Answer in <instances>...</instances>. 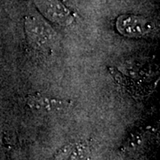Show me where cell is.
Here are the masks:
<instances>
[{
    "label": "cell",
    "instance_id": "cell-1",
    "mask_svg": "<svg viewBox=\"0 0 160 160\" xmlns=\"http://www.w3.org/2000/svg\"><path fill=\"white\" fill-rule=\"evenodd\" d=\"M25 29L31 44L43 50L51 48L55 39V34L46 23L37 17H28Z\"/></svg>",
    "mask_w": 160,
    "mask_h": 160
},
{
    "label": "cell",
    "instance_id": "cell-2",
    "mask_svg": "<svg viewBox=\"0 0 160 160\" xmlns=\"http://www.w3.org/2000/svg\"><path fill=\"white\" fill-rule=\"evenodd\" d=\"M35 5L42 14L52 22L67 26L73 22L70 11L60 0H35Z\"/></svg>",
    "mask_w": 160,
    "mask_h": 160
},
{
    "label": "cell",
    "instance_id": "cell-3",
    "mask_svg": "<svg viewBox=\"0 0 160 160\" xmlns=\"http://www.w3.org/2000/svg\"><path fill=\"white\" fill-rule=\"evenodd\" d=\"M116 27L120 34L130 38H139L149 33L151 29L150 23L141 16L121 15L118 18Z\"/></svg>",
    "mask_w": 160,
    "mask_h": 160
},
{
    "label": "cell",
    "instance_id": "cell-4",
    "mask_svg": "<svg viewBox=\"0 0 160 160\" xmlns=\"http://www.w3.org/2000/svg\"><path fill=\"white\" fill-rule=\"evenodd\" d=\"M28 104L30 108L38 111H46V112L62 110L70 106V102L69 101L46 97V96H39V95L29 96L28 99Z\"/></svg>",
    "mask_w": 160,
    "mask_h": 160
},
{
    "label": "cell",
    "instance_id": "cell-5",
    "mask_svg": "<svg viewBox=\"0 0 160 160\" xmlns=\"http://www.w3.org/2000/svg\"><path fill=\"white\" fill-rule=\"evenodd\" d=\"M87 154L88 149L86 145L73 143L59 149L55 154L54 160H83Z\"/></svg>",
    "mask_w": 160,
    "mask_h": 160
}]
</instances>
